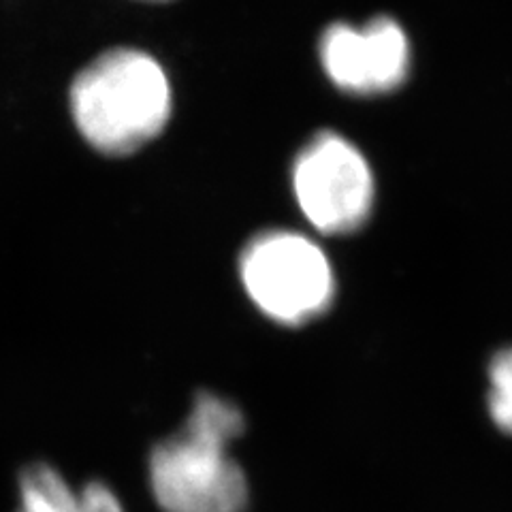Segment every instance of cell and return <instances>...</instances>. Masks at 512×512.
I'll return each mask as SVG.
<instances>
[{
  "mask_svg": "<svg viewBox=\"0 0 512 512\" xmlns=\"http://www.w3.org/2000/svg\"><path fill=\"white\" fill-rule=\"evenodd\" d=\"M242 431V410L214 393H199L186 425L152 451L158 506L165 512H246V476L227 451Z\"/></svg>",
  "mask_w": 512,
  "mask_h": 512,
  "instance_id": "cell-1",
  "label": "cell"
},
{
  "mask_svg": "<svg viewBox=\"0 0 512 512\" xmlns=\"http://www.w3.org/2000/svg\"><path fill=\"white\" fill-rule=\"evenodd\" d=\"M69 105L79 135L96 152L124 156L163 133L173 96L165 69L150 54L120 47L73 79Z\"/></svg>",
  "mask_w": 512,
  "mask_h": 512,
  "instance_id": "cell-2",
  "label": "cell"
},
{
  "mask_svg": "<svg viewBox=\"0 0 512 512\" xmlns=\"http://www.w3.org/2000/svg\"><path fill=\"white\" fill-rule=\"evenodd\" d=\"M239 274L256 308L284 325H301L323 314L335 293L327 254L312 239L291 231L254 237L242 252Z\"/></svg>",
  "mask_w": 512,
  "mask_h": 512,
  "instance_id": "cell-3",
  "label": "cell"
},
{
  "mask_svg": "<svg viewBox=\"0 0 512 512\" xmlns=\"http://www.w3.org/2000/svg\"><path fill=\"white\" fill-rule=\"evenodd\" d=\"M293 192L314 229L346 235L370 218L376 184L365 156L346 137L318 133L295 158Z\"/></svg>",
  "mask_w": 512,
  "mask_h": 512,
  "instance_id": "cell-4",
  "label": "cell"
},
{
  "mask_svg": "<svg viewBox=\"0 0 512 512\" xmlns=\"http://www.w3.org/2000/svg\"><path fill=\"white\" fill-rule=\"evenodd\" d=\"M320 62L331 82L344 92L374 96L402 86L410 73V41L391 18H376L355 28L333 24L320 39Z\"/></svg>",
  "mask_w": 512,
  "mask_h": 512,
  "instance_id": "cell-5",
  "label": "cell"
},
{
  "mask_svg": "<svg viewBox=\"0 0 512 512\" xmlns=\"http://www.w3.org/2000/svg\"><path fill=\"white\" fill-rule=\"evenodd\" d=\"M79 498L52 466L35 463L20 476L18 512H77Z\"/></svg>",
  "mask_w": 512,
  "mask_h": 512,
  "instance_id": "cell-6",
  "label": "cell"
},
{
  "mask_svg": "<svg viewBox=\"0 0 512 512\" xmlns=\"http://www.w3.org/2000/svg\"><path fill=\"white\" fill-rule=\"evenodd\" d=\"M487 404L495 427L512 436V348L495 352L489 363Z\"/></svg>",
  "mask_w": 512,
  "mask_h": 512,
  "instance_id": "cell-7",
  "label": "cell"
},
{
  "mask_svg": "<svg viewBox=\"0 0 512 512\" xmlns=\"http://www.w3.org/2000/svg\"><path fill=\"white\" fill-rule=\"evenodd\" d=\"M77 498V512H124L114 491L101 483H90L82 493H77Z\"/></svg>",
  "mask_w": 512,
  "mask_h": 512,
  "instance_id": "cell-8",
  "label": "cell"
},
{
  "mask_svg": "<svg viewBox=\"0 0 512 512\" xmlns=\"http://www.w3.org/2000/svg\"><path fill=\"white\" fill-rule=\"evenodd\" d=\"M150 3H163V0H150Z\"/></svg>",
  "mask_w": 512,
  "mask_h": 512,
  "instance_id": "cell-9",
  "label": "cell"
}]
</instances>
